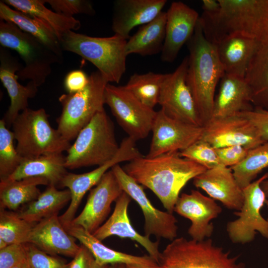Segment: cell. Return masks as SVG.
<instances>
[{"label": "cell", "mask_w": 268, "mask_h": 268, "mask_svg": "<svg viewBox=\"0 0 268 268\" xmlns=\"http://www.w3.org/2000/svg\"><path fill=\"white\" fill-rule=\"evenodd\" d=\"M127 40L114 34L96 37L68 31L60 39L63 51L75 53L95 66L107 80L119 83L126 70Z\"/></svg>", "instance_id": "obj_4"}, {"label": "cell", "mask_w": 268, "mask_h": 268, "mask_svg": "<svg viewBox=\"0 0 268 268\" xmlns=\"http://www.w3.org/2000/svg\"><path fill=\"white\" fill-rule=\"evenodd\" d=\"M11 268H29L27 261H25Z\"/></svg>", "instance_id": "obj_50"}, {"label": "cell", "mask_w": 268, "mask_h": 268, "mask_svg": "<svg viewBox=\"0 0 268 268\" xmlns=\"http://www.w3.org/2000/svg\"><path fill=\"white\" fill-rule=\"evenodd\" d=\"M268 167V141L249 150L245 159L230 167L234 177L243 189L253 182L257 175Z\"/></svg>", "instance_id": "obj_36"}, {"label": "cell", "mask_w": 268, "mask_h": 268, "mask_svg": "<svg viewBox=\"0 0 268 268\" xmlns=\"http://www.w3.org/2000/svg\"><path fill=\"white\" fill-rule=\"evenodd\" d=\"M49 115L43 108H26L12 124L16 149L23 158H34L43 155L63 153L71 146L57 129L52 127Z\"/></svg>", "instance_id": "obj_6"}, {"label": "cell", "mask_w": 268, "mask_h": 268, "mask_svg": "<svg viewBox=\"0 0 268 268\" xmlns=\"http://www.w3.org/2000/svg\"><path fill=\"white\" fill-rule=\"evenodd\" d=\"M108 266H101L97 263L91 253L83 245L69 263L68 268H107Z\"/></svg>", "instance_id": "obj_46"}, {"label": "cell", "mask_w": 268, "mask_h": 268, "mask_svg": "<svg viewBox=\"0 0 268 268\" xmlns=\"http://www.w3.org/2000/svg\"><path fill=\"white\" fill-rule=\"evenodd\" d=\"M254 108L244 77L225 73L214 98L212 117L232 116Z\"/></svg>", "instance_id": "obj_26"}, {"label": "cell", "mask_w": 268, "mask_h": 268, "mask_svg": "<svg viewBox=\"0 0 268 268\" xmlns=\"http://www.w3.org/2000/svg\"><path fill=\"white\" fill-rule=\"evenodd\" d=\"M13 132L9 131L4 120H0V179L6 180L17 168L23 158L14 147Z\"/></svg>", "instance_id": "obj_38"}, {"label": "cell", "mask_w": 268, "mask_h": 268, "mask_svg": "<svg viewBox=\"0 0 268 268\" xmlns=\"http://www.w3.org/2000/svg\"><path fill=\"white\" fill-rule=\"evenodd\" d=\"M166 3V0H115L112 23L113 32L128 40L134 28L153 20Z\"/></svg>", "instance_id": "obj_23"}, {"label": "cell", "mask_w": 268, "mask_h": 268, "mask_svg": "<svg viewBox=\"0 0 268 268\" xmlns=\"http://www.w3.org/2000/svg\"><path fill=\"white\" fill-rule=\"evenodd\" d=\"M71 200L68 190H59L49 185L34 201L28 203L24 209L16 212L18 216L28 222L37 223L44 219L58 215L59 211Z\"/></svg>", "instance_id": "obj_32"}, {"label": "cell", "mask_w": 268, "mask_h": 268, "mask_svg": "<svg viewBox=\"0 0 268 268\" xmlns=\"http://www.w3.org/2000/svg\"><path fill=\"white\" fill-rule=\"evenodd\" d=\"M219 11L203 13L200 22L206 38L216 44L227 35L268 41V0H218Z\"/></svg>", "instance_id": "obj_2"}, {"label": "cell", "mask_w": 268, "mask_h": 268, "mask_svg": "<svg viewBox=\"0 0 268 268\" xmlns=\"http://www.w3.org/2000/svg\"><path fill=\"white\" fill-rule=\"evenodd\" d=\"M124 192L134 200L140 207L144 218V235H154L171 241L177 238V220L173 213L155 208L144 193L143 188L128 175L119 164L111 169Z\"/></svg>", "instance_id": "obj_15"}, {"label": "cell", "mask_w": 268, "mask_h": 268, "mask_svg": "<svg viewBox=\"0 0 268 268\" xmlns=\"http://www.w3.org/2000/svg\"><path fill=\"white\" fill-rule=\"evenodd\" d=\"M262 44L240 35H227L220 39L215 45L225 73L244 77L250 62Z\"/></svg>", "instance_id": "obj_25"}, {"label": "cell", "mask_w": 268, "mask_h": 268, "mask_svg": "<svg viewBox=\"0 0 268 268\" xmlns=\"http://www.w3.org/2000/svg\"><path fill=\"white\" fill-rule=\"evenodd\" d=\"M265 204H266V205H267V207L268 208V199L266 200V201H265Z\"/></svg>", "instance_id": "obj_53"}, {"label": "cell", "mask_w": 268, "mask_h": 268, "mask_svg": "<svg viewBox=\"0 0 268 268\" xmlns=\"http://www.w3.org/2000/svg\"><path fill=\"white\" fill-rule=\"evenodd\" d=\"M108 83L97 70L90 74L84 89L59 97L62 112L57 119V130L65 139L70 142L76 138L95 115L104 109V93Z\"/></svg>", "instance_id": "obj_8"}, {"label": "cell", "mask_w": 268, "mask_h": 268, "mask_svg": "<svg viewBox=\"0 0 268 268\" xmlns=\"http://www.w3.org/2000/svg\"><path fill=\"white\" fill-rule=\"evenodd\" d=\"M268 178V173L243 189L244 203L241 209L234 212L237 219L229 222L226 230L233 243L246 244L252 241L258 231L268 239V221L260 210L267 199L261 183Z\"/></svg>", "instance_id": "obj_11"}, {"label": "cell", "mask_w": 268, "mask_h": 268, "mask_svg": "<svg viewBox=\"0 0 268 268\" xmlns=\"http://www.w3.org/2000/svg\"><path fill=\"white\" fill-rule=\"evenodd\" d=\"M0 79L6 88L10 104L3 119L11 126L19 113L28 108V101L35 96L38 86L32 81L24 86L18 81L16 73L21 68L17 59L3 48L0 50Z\"/></svg>", "instance_id": "obj_21"}, {"label": "cell", "mask_w": 268, "mask_h": 268, "mask_svg": "<svg viewBox=\"0 0 268 268\" xmlns=\"http://www.w3.org/2000/svg\"><path fill=\"white\" fill-rule=\"evenodd\" d=\"M0 19L13 23L23 31L36 37L63 60V50L59 39L52 28L43 20L12 9L1 0Z\"/></svg>", "instance_id": "obj_28"}, {"label": "cell", "mask_w": 268, "mask_h": 268, "mask_svg": "<svg viewBox=\"0 0 268 268\" xmlns=\"http://www.w3.org/2000/svg\"><path fill=\"white\" fill-rule=\"evenodd\" d=\"M166 12L162 11L153 20L142 25L127 40V55L135 54L142 56L161 53L165 38Z\"/></svg>", "instance_id": "obj_30"}, {"label": "cell", "mask_w": 268, "mask_h": 268, "mask_svg": "<svg viewBox=\"0 0 268 268\" xmlns=\"http://www.w3.org/2000/svg\"><path fill=\"white\" fill-rule=\"evenodd\" d=\"M267 220L268 221V219H267Z\"/></svg>", "instance_id": "obj_54"}, {"label": "cell", "mask_w": 268, "mask_h": 268, "mask_svg": "<svg viewBox=\"0 0 268 268\" xmlns=\"http://www.w3.org/2000/svg\"><path fill=\"white\" fill-rule=\"evenodd\" d=\"M26 260L23 244H9L0 249V268H11Z\"/></svg>", "instance_id": "obj_43"}, {"label": "cell", "mask_w": 268, "mask_h": 268, "mask_svg": "<svg viewBox=\"0 0 268 268\" xmlns=\"http://www.w3.org/2000/svg\"><path fill=\"white\" fill-rule=\"evenodd\" d=\"M200 16L195 9L181 1L173 2L166 12L165 38L161 59L172 63L193 36Z\"/></svg>", "instance_id": "obj_19"}, {"label": "cell", "mask_w": 268, "mask_h": 268, "mask_svg": "<svg viewBox=\"0 0 268 268\" xmlns=\"http://www.w3.org/2000/svg\"><path fill=\"white\" fill-rule=\"evenodd\" d=\"M215 149L221 165L230 168L242 162L249 151L241 145H231Z\"/></svg>", "instance_id": "obj_42"}, {"label": "cell", "mask_w": 268, "mask_h": 268, "mask_svg": "<svg viewBox=\"0 0 268 268\" xmlns=\"http://www.w3.org/2000/svg\"><path fill=\"white\" fill-rule=\"evenodd\" d=\"M202 3L203 13L213 14L220 10V4L218 0H203Z\"/></svg>", "instance_id": "obj_47"}, {"label": "cell", "mask_w": 268, "mask_h": 268, "mask_svg": "<svg viewBox=\"0 0 268 268\" xmlns=\"http://www.w3.org/2000/svg\"><path fill=\"white\" fill-rule=\"evenodd\" d=\"M119 148L114 124L103 109L79 133L67 151L65 166L70 169L99 166L112 159Z\"/></svg>", "instance_id": "obj_5"}, {"label": "cell", "mask_w": 268, "mask_h": 268, "mask_svg": "<svg viewBox=\"0 0 268 268\" xmlns=\"http://www.w3.org/2000/svg\"><path fill=\"white\" fill-rule=\"evenodd\" d=\"M123 168L138 184L150 189L171 213L182 188L207 169L181 156L179 151L153 157L143 156L129 161Z\"/></svg>", "instance_id": "obj_1"}, {"label": "cell", "mask_w": 268, "mask_h": 268, "mask_svg": "<svg viewBox=\"0 0 268 268\" xmlns=\"http://www.w3.org/2000/svg\"><path fill=\"white\" fill-rule=\"evenodd\" d=\"M151 132V142L145 156L147 157L185 149L201 138L203 126L173 119L160 109L156 112Z\"/></svg>", "instance_id": "obj_16"}, {"label": "cell", "mask_w": 268, "mask_h": 268, "mask_svg": "<svg viewBox=\"0 0 268 268\" xmlns=\"http://www.w3.org/2000/svg\"><path fill=\"white\" fill-rule=\"evenodd\" d=\"M162 268H244L238 256L216 245L209 238L202 241L176 238L161 252Z\"/></svg>", "instance_id": "obj_9"}, {"label": "cell", "mask_w": 268, "mask_h": 268, "mask_svg": "<svg viewBox=\"0 0 268 268\" xmlns=\"http://www.w3.org/2000/svg\"><path fill=\"white\" fill-rule=\"evenodd\" d=\"M63 225L70 235L77 239L91 253L97 263L101 266L115 264L138 266L159 265L149 256H134L111 249L81 226L71 223Z\"/></svg>", "instance_id": "obj_27"}, {"label": "cell", "mask_w": 268, "mask_h": 268, "mask_svg": "<svg viewBox=\"0 0 268 268\" xmlns=\"http://www.w3.org/2000/svg\"><path fill=\"white\" fill-rule=\"evenodd\" d=\"M26 261L29 268H68L69 263L49 255L34 245L24 244Z\"/></svg>", "instance_id": "obj_40"}, {"label": "cell", "mask_w": 268, "mask_h": 268, "mask_svg": "<svg viewBox=\"0 0 268 268\" xmlns=\"http://www.w3.org/2000/svg\"><path fill=\"white\" fill-rule=\"evenodd\" d=\"M188 67L187 56L173 72L166 74L158 104L168 117L189 124L203 126L186 82Z\"/></svg>", "instance_id": "obj_13"}, {"label": "cell", "mask_w": 268, "mask_h": 268, "mask_svg": "<svg viewBox=\"0 0 268 268\" xmlns=\"http://www.w3.org/2000/svg\"><path fill=\"white\" fill-rule=\"evenodd\" d=\"M61 223L58 215L37 223L31 231L28 243L51 255H61L73 258L80 246L75 242Z\"/></svg>", "instance_id": "obj_24"}, {"label": "cell", "mask_w": 268, "mask_h": 268, "mask_svg": "<svg viewBox=\"0 0 268 268\" xmlns=\"http://www.w3.org/2000/svg\"><path fill=\"white\" fill-rule=\"evenodd\" d=\"M104 102L128 136L136 141L146 138L151 132L157 112L142 104L124 86L108 83Z\"/></svg>", "instance_id": "obj_10"}, {"label": "cell", "mask_w": 268, "mask_h": 268, "mask_svg": "<svg viewBox=\"0 0 268 268\" xmlns=\"http://www.w3.org/2000/svg\"><path fill=\"white\" fill-rule=\"evenodd\" d=\"M125 266L123 264H115L109 265L107 268H124Z\"/></svg>", "instance_id": "obj_51"}, {"label": "cell", "mask_w": 268, "mask_h": 268, "mask_svg": "<svg viewBox=\"0 0 268 268\" xmlns=\"http://www.w3.org/2000/svg\"><path fill=\"white\" fill-rule=\"evenodd\" d=\"M166 74L151 71L143 74L134 73L124 86L142 104L154 109L158 104Z\"/></svg>", "instance_id": "obj_35"}, {"label": "cell", "mask_w": 268, "mask_h": 268, "mask_svg": "<svg viewBox=\"0 0 268 268\" xmlns=\"http://www.w3.org/2000/svg\"><path fill=\"white\" fill-rule=\"evenodd\" d=\"M39 185L48 186L49 182L40 177L0 181V208L15 210L20 205L35 200L41 193L38 188Z\"/></svg>", "instance_id": "obj_33"}, {"label": "cell", "mask_w": 268, "mask_h": 268, "mask_svg": "<svg viewBox=\"0 0 268 268\" xmlns=\"http://www.w3.org/2000/svg\"><path fill=\"white\" fill-rule=\"evenodd\" d=\"M2 1L15 9L35 16L47 23L54 30L59 41L66 32L77 30L81 27L80 22L73 17L65 16L48 8L45 6L46 0Z\"/></svg>", "instance_id": "obj_34"}, {"label": "cell", "mask_w": 268, "mask_h": 268, "mask_svg": "<svg viewBox=\"0 0 268 268\" xmlns=\"http://www.w3.org/2000/svg\"><path fill=\"white\" fill-rule=\"evenodd\" d=\"M193 184L229 209L239 211L243 206V191L230 167L220 166L206 169L193 179Z\"/></svg>", "instance_id": "obj_22"}, {"label": "cell", "mask_w": 268, "mask_h": 268, "mask_svg": "<svg viewBox=\"0 0 268 268\" xmlns=\"http://www.w3.org/2000/svg\"><path fill=\"white\" fill-rule=\"evenodd\" d=\"M239 114L251 121L258 130L264 140L268 141V110L254 107L251 111Z\"/></svg>", "instance_id": "obj_44"}, {"label": "cell", "mask_w": 268, "mask_h": 268, "mask_svg": "<svg viewBox=\"0 0 268 268\" xmlns=\"http://www.w3.org/2000/svg\"><path fill=\"white\" fill-rule=\"evenodd\" d=\"M54 11L68 17L83 14L94 15L95 11L91 2L87 0H46Z\"/></svg>", "instance_id": "obj_41"}, {"label": "cell", "mask_w": 268, "mask_h": 268, "mask_svg": "<svg viewBox=\"0 0 268 268\" xmlns=\"http://www.w3.org/2000/svg\"><path fill=\"white\" fill-rule=\"evenodd\" d=\"M244 79L254 107L268 110V41L263 43L253 56Z\"/></svg>", "instance_id": "obj_31"}, {"label": "cell", "mask_w": 268, "mask_h": 268, "mask_svg": "<svg viewBox=\"0 0 268 268\" xmlns=\"http://www.w3.org/2000/svg\"><path fill=\"white\" fill-rule=\"evenodd\" d=\"M187 44L186 82L203 126L212 118L216 88L225 73L216 46L206 38L200 20Z\"/></svg>", "instance_id": "obj_3"}, {"label": "cell", "mask_w": 268, "mask_h": 268, "mask_svg": "<svg viewBox=\"0 0 268 268\" xmlns=\"http://www.w3.org/2000/svg\"><path fill=\"white\" fill-rule=\"evenodd\" d=\"M7 245V244L3 240L0 238V249L5 248Z\"/></svg>", "instance_id": "obj_52"}, {"label": "cell", "mask_w": 268, "mask_h": 268, "mask_svg": "<svg viewBox=\"0 0 268 268\" xmlns=\"http://www.w3.org/2000/svg\"><path fill=\"white\" fill-rule=\"evenodd\" d=\"M201 139L214 148L241 145L250 150L266 142L252 122L240 114L212 117L203 126Z\"/></svg>", "instance_id": "obj_14"}, {"label": "cell", "mask_w": 268, "mask_h": 268, "mask_svg": "<svg viewBox=\"0 0 268 268\" xmlns=\"http://www.w3.org/2000/svg\"><path fill=\"white\" fill-rule=\"evenodd\" d=\"M36 224L21 218L15 212L0 208V238L7 245L28 243L30 233Z\"/></svg>", "instance_id": "obj_37"}, {"label": "cell", "mask_w": 268, "mask_h": 268, "mask_svg": "<svg viewBox=\"0 0 268 268\" xmlns=\"http://www.w3.org/2000/svg\"><path fill=\"white\" fill-rule=\"evenodd\" d=\"M67 173L65 156L63 153H52L34 158H23L15 171L5 180L40 177L47 179L49 185L57 187Z\"/></svg>", "instance_id": "obj_29"}, {"label": "cell", "mask_w": 268, "mask_h": 268, "mask_svg": "<svg viewBox=\"0 0 268 268\" xmlns=\"http://www.w3.org/2000/svg\"><path fill=\"white\" fill-rule=\"evenodd\" d=\"M0 44L15 51L24 62L17 72L18 78L29 80L38 87L43 84L52 71V66L63 61L46 45L25 32L11 22L0 21Z\"/></svg>", "instance_id": "obj_7"}, {"label": "cell", "mask_w": 268, "mask_h": 268, "mask_svg": "<svg viewBox=\"0 0 268 268\" xmlns=\"http://www.w3.org/2000/svg\"><path fill=\"white\" fill-rule=\"evenodd\" d=\"M89 82V76L82 70L76 69L68 72L66 76L64 84L69 93H75L84 89Z\"/></svg>", "instance_id": "obj_45"}, {"label": "cell", "mask_w": 268, "mask_h": 268, "mask_svg": "<svg viewBox=\"0 0 268 268\" xmlns=\"http://www.w3.org/2000/svg\"><path fill=\"white\" fill-rule=\"evenodd\" d=\"M261 186L265 194L267 199L268 200V178L261 183Z\"/></svg>", "instance_id": "obj_48"}, {"label": "cell", "mask_w": 268, "mask_h": 268, "mask_svg": "<svg viewBox=\"0 0 268 268\" xmlns=\"http://www.w3.org/2000/svg\"><path fill=\"white\" fill-rule=\"evenodd\" d=\"M124 268H162L160 265L155 266H138L134 265H125Z\"/></svg>", "instance_id": "obj_49"}, {"label": "cell", "mask_w": 268, "mask_h": 268, "mask_svg": "<svg viewBox=\"0 0 268 268\" xmlns=\"http://www.w3.org/2000/svg\"><path fill=\"white\" fill-rule=\"evenodd\" d=\"M132 198L125 192L117 199L111 215L93 234L98 239L102 241L115 235L122 238H128L141 245L158 265L161 253L159 250V242L152 241L149 237L137 232L133 227L128 214L129 205Z\"/></svg>", "instance_id": "obj_20"}, {"label": "cell", "mask_w": 268, "mask_h": 268, "mask_svg": "<svg viewBox=\"0 0 268 268\" xmlns=\"http://www.w3.org/2000/svg\"><path fill=\"white\" fill-rule=\"evenodd\" d=\"M136 141L128 136L124 138L114 158L92 171L82 174L68 173L64 176L60 186L70 191L69 205L59 219L63 225L70 223L75 218L76 211L85 194L96 186L104 174L114 166L125 161H130L142 156L136 146Z\"/></svg>", "instance_id": "obj_12"}, {"label": "cell", "mask_w": 268, "mask_h": 268, "mask_svg": "<svg viewBox=\"0 0 268 268\" xmlns=\"http://www.w3.org/2000/svg\"><path fill=\"white\" fill-rule=\"evenodd\" d=\"M180 154L204 166L207 169L222 166L215 149L208 142L201 139L180 151Z\"/></svg>", "instance_id": "obj_39"}, {"label": "cell", "mask_w": 268, "mask_h": 268, "mask_svg": "<svg viewBox=\"0 0 268 268\" xmlns=\"http://www.w3.org/2000/svg\"><path fill=\"white\" fill-rule=\"evenodd\" d=\"M123 192L112 170L108 171L91 190L83 210L70 223L93 234L108 215L112 203Z\"/></svg>", "instance_id": "obj_17"}, {"label": "cell", "mask_w": 268, "mask_h": 268, "mask_svg": "<svg viewBox=\"0 0 268 268\" xmlns=\"http://www.w3.org/2000/svg\"><path fill=\"white\" fill-rule=\"evenodd\" d=\"M222 210L213 199L194 190L190 194L183 193L179 196L174 209V211L191 221L188 233L196 241H202L211 236L214 226L210 222Z\"/></svg>", "instance_id": "obj_18"}]
</instances>
